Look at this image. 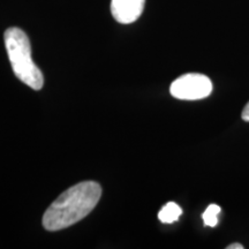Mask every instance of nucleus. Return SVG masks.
I'll list each match as a JSON object with an SVG mask.
<instances>
[{
	"mask_svg": "<svg viewBox=\"0 0 249 249\" xmlns=\"http://www.w3.org/2000/svg\"><path fill=\"white\" fill-rule=\"evenodd\" d=\"M145 0H111V13L119 23L135 22L141 17Z\"/></svg>",
	"mask_w": 249,
	"mask_h": 249,
	"instance_id": "obj_4",
	"label": "nucleus"
},
{
	"mask_svg": "<svg viewBox=\"0 0 249 249\" xmlns=\"http://www.w3.org/2000/svg\"><path fill=\"white\" fill-rule=\"evenodd\" d=\"M222 213V208L217 204H210L202 214L203 222L207 226L214 227L218 224V216Z\"/></svg>",
	"mask_w": 249,
	"mask_h": 249,
	"instance_id": "obj_6",
	"label": "nucleus"
},
{
	"mask_svg": "<svg viewBox=\"0 0 249 249\" xmlns=\"http://www.w3.org/2000/svg\"><path fill=\"white\" fill-rule=\"evenodd\" d=\"M241 118H242V120H245V121H247V123H249V102L247 103V104H246L244 110H242Z\"/></svg>",
	"mask_w": 249,
	"mask_h": 249,
	"instance_id": "obj_7",
	"label": "nucleus"
},
{
	"mask_svg": "<svg viewBox=\"0 0 249 249\" xmlns=\"http://www.w3.org/2000/svg\"><path fill=\"white\" fill-rule=\"evenodd\" d=\"M182 210L178 204L174 203V202H169L161 208L160 213H158V219L164 224H172L179 219Z\"/></svg>",
	"mask_w": 249,
	"mask_h": 249,
	"instance_id": "obj_5",
	"label": "nucleus"
},
{
	"mask_svg": "<svg viewBox=\"0 0 249 249\" xmlns=\"http://www.w3.org/2000/svg\"><path fill=\"white\" fill-rule=\"evenodd\" d=\"M4 38L9 62L18 79L34 90L42 89L44 76L31 58V45L27 34L18 28H8Z\"/></svg>",
	"mask_w": 249,
	"mask_h": 249,
	"instance_id": "obj_2",
	"label": "nucleus"
},
{
	"mask_svg": "<svg viewBox=\"0 0 249 249\" xmlns=\"http://www.w3.org/2000/svg\"><path fill=\"white\" fill-rule=\"evenodd\" d=\"M102 196V188L95 181H83L68 188L48 208L43 226L54 232L67 229L91 213Z\"/></svg>",
	"mask_w": 249,
	"mask_h": 249,
	"instance_id": "obj_1",
	"label": "nucleus"
},
{
	"mask_svg": "<svg viewBox=\"0 0 249 249\" xmlns=\"http://www.w3.org/2000/svg\"><path fill=\"white\" fill-rule=\"evenodd\" d=\"M170 92L174 98L182 101H197L208 97L213 92V82L203 74H185L171 85Z\"/></svg>",
	"mask_w": 249,
	"mask_h": 249,
	"instance_id": "obj_3",
	"label": "nucleus"
},
{
	"mask_svg": "<svg viewBox=\"0 0 249 249\" xmlns=\"http://www.w3.org/2000/svg\"><path fill=\"white\" fill-rule=\"evenodd\" d=\"M227 249H244V246L240 244H232L230 246H227Z\"/></svg>",
	"mask_w": 249,
	"mask_h": 249,
	"instance_id": "obj_8",
	"label": "nucleus"
}]
</instances>
